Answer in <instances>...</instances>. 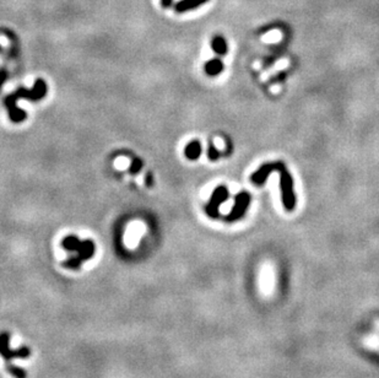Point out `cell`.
Listing matches in <instances>:
<instances>
[{
	"instance_id": "cell-1",
	"label": "cell",
	"mask_w": 379,
	"mask_h": 378,
	"mask_svg": "<svg viewBox=\"0 0 379 378\" xmlns=\"http://www.w3.org/2000/svg\"><path fill=\"white\" fill-rule=\"evenodd\" d=\"M271 172H279L280 173L281 200H283L285 209L287 211H292L296 207V194L295 189H293V178L288 170L286 169L285 164H283V162H270V164L263 165L258 171L252 174L251 181L254 184L261 186Z\"/></svg>"
},
{
	"instance_id": "cell-2",
	"label": "cell",
	"mask_w": 379,
	"mask_h": 378,
	"mask_svg": "<svg viewBox=\"0 0 379 378\" xmlns=\"http://www.w3.org/2000/svg\"><path fill=\"white\" fill-rule=\"evenodd\" d=\"M228 195L229 193L227 187L219 186L218 188L213 192L210 200H209L208 205L205 206L206 214L210 217H213V219H218V217L220 216V211H219L220 205L228 199Z\"/></svg>"
},
{
	"instance_id": "cell-3",
	"label": "cell",
	"mask_w": 379,
	"mask_h": 378,
	"mask_svg": "<svg viewBox=\"0 0 379 378\" xmlns=\"http://www.w3.org/2000/svg\"><path fill=\"white\" fill-rule=\"evenodd\" d=\"M249 204H251V194L248 192H241L234 198V205L229 214L225 217V221L233 222L241 219L248 210Z\"/></svg>"
},
{
	"instance_id": "cell-4",
	"label": "cell",
	"mask_w": 379,
	"mask_h": 378,
	"mask_svg": "<svg viewBox=\"0 0 379 378\" xmlns=\"http://www.w3.org/2000/svg\"><path fill=\"white\" fill-rule=\"evenodd\" d=\"M9 342H10V335L7 333H2L0 334V352H1L2 356L6 360V366L7 365H11V359L12 357H17V359H27V357L31 355V350L27 346H22L21 349L15 350L11 351L9 349Z\"/></svg>"
},
{
	"instance_id": "cell-5",
	"label": "cell",
	"mask_w": 379,
	"mask_h": 378,
	"mask_svg": "<svg viewBox=\"0 0 379 378\" xmlns=\"http://www.w3.org/2000/svg\"><path fill=\"white\" fill-rule=\"evenodd\" d=\"M47 94V84L43 81L42 79L36 80L34 82L33 87L32 89H25V87H21V89L17 90L12 96L15 97L16 100L19 99H26V100H31V101H38V100L43 99Z\"/></svg>"
},
{
	"instance_id": "cell-6",
	"label": "cell",
	"mask_w": 379,
	"mask_h": 378,
	"mask_svg": "<svg viewBox=\"0 0 379 378\" xmlns=\"http://www.w3.org/2000/svg\"><path fill=\"white\" fill-rule=\"evenodd\" d=\"M16 101L17 100L15 99L12 95H10V96L5 100V103H6L7 109H9V114L11 121L15 122V123H21V122H24L25 119H26V113H25L21 108L17 107Z\"/></svg>"
},
{
	"instance_id": "cell-7",
	"label": "cell",
	"mask_w": 379,
	"mask_h": 378,
	"mask_svg": "<svg viewBox=\"0 0 379 378\" xmlns=\"http://www.w3.org/2000/svg\"><path fill=\"white\" fill-rule=\"evenodd\" d=\"M76 252H77V257H79L82 262L87 259H91L95 254V243L92 241H90V240L80 242Z\"/></svg>"
},
{
	"instance_id": "cell-8",
	"label": "cell",
	"mask_w": 379,
	"mask_h": 378,
	"mask_svg": "<svg viewBox=\"0 0 379 378\" xmlns=\"http://www.w3.org/2000/svg\"><path fill=\"white\" fill-rule=\"evenodd\" d=\"M209 0H181L176 4L174 10L177 12H187L189 10L196 9V7L201 6L203 4L208 2Z\"/></svg>"
},
{
	"instance_id": "cell-9",
	"label": "cell",
	"mask_w": 379,
	"mask_h": 378,
	"mask_svg": "<svg viewBox=\"0 0 379 378\" xmlns=\"http://www.w3.org/2000/svg\"><path fill=\"white\" fill-rule=\"evenodd\" d=\"M184 155L188 160L190 161H195L200 157L201 155V144L198 141V140H194V141L189 142L188 145L186 146V150H184Z\"/></svg>"
},
{
	"instance_id": "cell-10",
	"label": "cell",
	"mask_w": 379,
	"mask_h": 378,
	"mask_svg": "<svg viewBox=\"0 0 379 378\" xmlns=\"http://www.w3.org/2000/svg\"><path fill=\"white\" fill-rule=\"evenodd\" d=\"M204 69H205V72L209 75V76H216V75L222 72L223 63L221 62V59L219 58L211 59V61H209L208 63L205 64Z\"/></svg>"
},
{
	"instance_id": "cell-11",
	"label": "cell",
	"mask_w": 379,
	"mask_h": 378,
	"mask_svg": "<svg viewBox=\"0 0 379 378\" xmlns=\"http://www.w3.org/2000/svg\"><path fill=\"white\" fill-rule=\"evenodd\" d=\"M211 48L219 56H225L227 53V43H226L225 38L221 36H215L211 41Z\"/></svg>"
},
{
	"instance_id": "cell-12",
	"label": "cell",
	"mask_w": 379,
	"mask_h": 378,
	"mask_svg": "<svg viewBox=\"0 0 379 378\" xmlns=\"http://www.w3.org/2000/svg\"><path fill=\"white\" fill-rule=\"evenodd\" d=\"M80 242L81 241H80V240L77 239L76 236H74V235H70V236H66L65 239L63 240V242H62V246H63L64 249H66V251H69V252H76Z\"/></svg>"
},
{
	"instance_id": "cell-13",
	"label": "cell",
	"mask_w": 379,
	"mask_h": 378,
	"mask_svg": "<svg viewBox=\"0 0 379 378\" xmlns=\"http://www.w3.org/2000/svg\"><path fill=\"white\" fill-rule=\"evenodd\" d=\"M81 263H82V260L80 259L77 255H75V257H73V258H70V259L66 260V262L64 263V267L68 268V269L75 270V269H79L80 265H81Z\"/></svg>"
},
{
	"instance_id": "cell-14",
	"label": "cell",
	"mask_w": 379,
	"mask_h": 378,
	"mask_svg": "<svg viewBox=\"0 0 379 378\" xmlns=\"http://www.w3.org/2000/svg\"><path fill=\"white\" fill-rule=\"evenodd\" d=\"M7 370H9L10 374H11L15 378H26V372H25L22 369H20V367L14 366L12 364L7 365Z\"/></svg>"
},
{
	"instance_id": "cell-15",
	"label": "cell",
	"mask_w": 379,
	"mask_h": 378,
	"mask_svg": "<svg viewBox=\"0 0 379 378\" xmlns=\"http://www.w3.org/2000/svg\"><path fill=\"white\" fill-rule=\"evenodd\" d=\"M141 169H143V161H141L140 159H134L133 161H131V165H130V169H129V172H130L131 174H136L139 173V172L141 171Z\"/></svg>"
},
{
	"instance_id": "cell-16",
	"label": "cell",
	"mask_w": 379,
	"mask_h": 378,
	"mask_svg": "<svg viewBox=\"0 0 379 378\" xmlns=\"http://www.w3.org/2000/svg\"><path fill=\"white\" fill-rule=\"evenodd\" d=\"M208 156L209 159H210V161H216V160L219 159V156H220V152H219V150L216 149L213 144H210V146H209Z\"/></svg>"
},
{
	"instance_id": "cell-17",
	"label": "cell",
	"mask_w": 379,
	"mask_h": 378,
	"mask_svg": "<svg viewBox=\"0 0 379 378\" xmlns=\"http://www.w3.org/2000/svg\"><path fill=\"white\" fill-rule=\"evenodd\" d=\"M145 183H146V186H148V187H151L152 184H154V178H152V173H151V172L146 173Z\"/></svg>"
},
{
	"instance_id": "cell-18",
	"label": "cell",
	"mask_w": 379,
	"mask_h": 378,
	"mask_svg": "<svg viewBox=\"0 0 379 378\" xmlns=\"http://www.w3.org/2000/svg\"><path fill=\"white\" fill-rule=\"evenodd\" d=\"M5 80H6V72L1 71V72H0V86H1V85L4 84Z\"/></svg>"
},
{
	"instance_id": "cell-19",
	"label": "cell",
	"mask_w": 379,
	"mask_h": 378,
	"mask_svg": "<svg viewBox=\"0 0 379 378\" xmlns=\"http://www.w3.org/2000/svg\"><path fill=\"white\" fill-rule=\"evenodd\" d=\"M161 4L163 7H169L172 4V0H161Z\"/></svg>"
}]
</instances>
